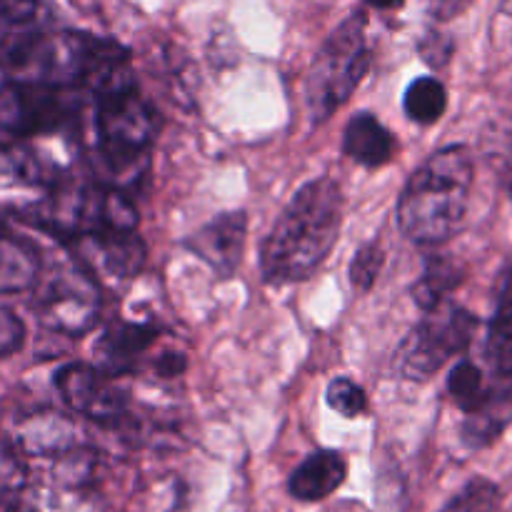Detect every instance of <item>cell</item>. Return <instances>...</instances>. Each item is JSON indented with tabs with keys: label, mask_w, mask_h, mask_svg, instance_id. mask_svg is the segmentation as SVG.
<instances>
[{
	"label": "cell",
	"mask_w": 512,
	"mask_h": 512,
	"mask_svg": "<svg viewBox=\"0 0 512 512\" xmlns=\"http://www.w3.org/2000/svg\"><path fill=\"white\" fill-rule=\"evenodd\" d=\"M345 198L338 180L315 178L290 198L260 245V273L270 285L308 280L328 260L343 228Z\"/></svg>",
	"instance_id": "6da1fadb"
},
{
	"label": "cell",
	"mask_w": 512,
	"mask_h": 512,
	"mask_svg": "<svg viewBox=\"0 0 512 512\" xmlns=\"http://www.w3.org/2000/svg\"><path fill=\"white\" fill-rule=\"evenodd\" d=\"M475 183L473 155L453 143L430 153L415 168L398 198L395 218L410 243L440 248L465 223Z\"/></svg>",
	"instance_id": "7a4b0ae2"
},
{
	"label": "cell",
	"mask_w": 512,
	"mask_h": 512,
	"mask_svg": "<svg viewBox=\"0 0 512 512\" xmlns=\"http://www.w3.org/2000/svg\"><path fill=\"white\" fill-rule=\"evenodd\" d=\"M373 63L368 43V15L350 13L315 53L305 85V103L315 125L338 113L358 90Z\"/></svg>",
	"instance_id": "3957f363"
},
{
	"label": "cell",
	"mask_w": 512,
	"mask_h": 512,
	"mask_svg": "<svg viewBox=\"0 0 512 512\" xmlns=\"http://www.w3.org/2000/svg\"><path fill=\"white\" fill-rule=\"evenodd\" d=\"M423 313L420 323L405 335L393 358V368L400 378L415 383L430 380L450 360L468 353L480 328L478 315L460 308L453 300H445Z\"/></svg>",
	"instance_id": "277c9868"
},
{
	"label": "cell",
	"mask_w": 512,
	"mask_h": 512,
	"mask_svg": "<svg viewBox=\"0 0 512 512\" xmlns=\"http://www.w3.org/2000/svg\"><path fill=\"white\" fill-rule=\"evenodd\" d=\"M158 135V113L135 83L95 95V148L113 170H130Z\"/></svg>",
	"instance_id": "5b68a950"
},
{
	"label": "cell",
	"mask_w": 512,
	"mask_h": 512,
	"mask_svg": "<svg viewBox=\"0 0 512 512\" xmlns=\"http://www.w3.org/2000/svg\"><path fill=\"white\" fill-rule=\"evenodd\" d=\"M80 90L43 83H13L0 90V130L13 138L53 135L80 118Z\"/></svg>",
	"instance_id": "8992f818"
},
{
	"label": "cell",
	"mask_w": 512,
	"mask_h": 512,
	"mask_svg": "<svg viewBox=\"0 0 512 512\" xmlns=\"http://www.w3.org/2000/svg\"><path fill=\"white\" fill-rule=\"evenodd\" d=\"M38 290V315L43 325L55 333L83 335L95 325L100 313V295L93 275L78 263L55 265L35 278Z\"/></svg>",
	"instance_id": "52a82bcc"
},
{
	"label": "cell",
	"mask_w": 512,
	"mask_h": 512,
	"mask_svg": "<svg viewBox=\"0 0 512 512\" xmlns=\"http://www.w3.org/2000/svg\"><path fill=\"white\" fill-rule=\"evenodd\" d=\"M483 400L465 415L460 440L470 450H485L503 438L512 425V350L485 358Z\"/></svg>",
	"instance_id": "ba28073f"
},
{
	"label": "cell",
	"mask_w": 512,
	"mask_h": 512,
	"mask_svg": "<svg viewBox=\"0 0 512 512\" xmlns=\"http://www.w3.org/2000/svg\"><path fill=\"white\" fill-rule=\"evenodd\" d=\"M110 378L113 375L88 363H68L55 373V388L73 413L103 425H115L125 415L128 400Z\"/></svg>",
	"instance_id": "9c48e42d"
},
{
	"label": "cell",
	"mask_w": 512,
	"mask_h": 512,
	"mask_svg": "<svg viewBox=\"0 0 512 512\" xmlns=\"http://www.w3.org/2000/svg\"><path fill=\"white\" fill-rule=\"evenodd\" d=\"M245 240H248V215L243 210H228L195 230L185 245L198 255L218 278H230L243 263Z\"/></svg>",
	"instance_id": "30bf717a"
},
{
	"label": "cell",
	"mask_w": 512,
	"mask_h": 512,
	"mask_svg": "<svg viewBox=\"0 0 512 512\" xmlns=\"http://www.w3.org/2000/svg\"><path fill=\"white\" fill-rule=\"evenodd\" d=\"M348 478V460L338 450H315L288 478V493L298 503H320L330 498Z\"/></svg>",
	"instance_id": "8fae6325"
},
{
	"label": "cell",
	"mask_w": 512,
	"mask_h": 512,
	"mask_svg": "<svg viewBox=\"0 0 512 512\" xmlns=\"http://www.w3.org/2000/svg\"><path fill=\"white\" fill-rule=\"evenodd\" d=\"M158 340V328L150 323H128L115 320L95 345L100 368L108 375H123L135 368L140 358L148 353Z\"/></svg>",
	"instance_id": "7c38bea8"
},
{
	"label": "cell",
	"mask_w": 512,
	"mask_h": 512,
	"mask_svg": "<svg viewBox=\"0 0 512 512\" xmlns=\"http://www.w3.org/2000/svg\"><path fill=\"white\" fill-rule=\"evenodd\" d=\"M343 150L363 168H383L393 160L395 138L373 113H358L345 125Z\"/></svg>",
	"instance_id": "4fadbf2b"
},
{
	"label": "cell",
	"mask_w": 512,
	"mask_h": 512,
	"mask_svg": "<svg viewBox=\"0 0 512 512\" xmlns=\"http://www.w3.org/2000/svg\"><path fill=\"white\" fill-rule=\"evenodd\" d=\"M40 258L33 245L0 228V293H23L35 285Z\"/></svg>",
	"instance_id": "5bb4252c"
},
{
	"label": "cell",
	"mask_w": 512,
	"mask_h": 512,
	"mask_svg": "<svg viewBox=\"0 0 512 512\" xmlns=\"http://www.w3.org/2000/svg\"><path fill=\"white\" fill-rule=\"evenodd\" d=\"M463 280V263H458L453 255L433 253L425 260L423 275L413 285V300L418 303L420 310H430L450 300V293H455L463 285Z\"/></svg>",
	"instance_id": "9a60e30c"
},
{
	"label": "cell",
	"mask_w": 512,
	"mask_h": 512,
	"mask_svg": "<svg viewBox=\"0 0 512 512\" xmlns=\"http://www.w3.org/2000/svg\"><path fill=\"white\" fill-rule=\"evenodd\" d=\"M403 108L413 123L418 125H433L448 110V88L443 85V80H438L435 75H423V78H415L413 83L405 88L403 95Z\"/></svg>",
	"instance_id": "2e32d148"
},
{
	"label": "cell",
	"mask_w": 512,
	"mask_h": 512,
	"mask_svg": "<svg viewBox=\"0 0 512 512\" xmlns=\"http://www.w3.org/2000/svg\"><path fill=\"white\" fill-rule=\"evenodd\" d=\"M512 350V258L508 260L503 270V280H500L498 303H495V313L488 323V333H485L483 355H500Z\"/></svg>",
	"instance_id": "e0dca14e"
},
{
	"label": "cell",
	"mask_w": 512,
	"mask_h": 512,
	"mask_svg": "<svg viewBox=\"0 0 512 512\" xmlns=\"http://www.w3.org/2000/svg\"><path fill=\"white\" fill-rule=\"evenodd\" d=\"M485 390V368L475 360L463 358L450 368L448 375V395L455 408L463 415H470L483 400Z\"/></svg>",
	"instance_id": "ac0fdd59"
},
{
	"label": "cell",
	"mask_w": 512,
	"mask_h": 512,
	"mask_svg": "<svg viewBox=\"0 0 512 512\" xmlns=\"http://www.w3.org/2000/svg\"><path fill=\"white\" fill-rule=\"evenodd\" d=\"M503 508V490L495 480L478 478L468 480L440 512H500Z\"/></svg>",
	"instance_id": "d6986e66"
},
{
	"label": "cell",
	"mask_w": 512,
	"mask_h": 512,
	"mask_svg": "<svg viewBox=\"0 0 512 512\" xmlns=\"http://www.w3.org/2000/svg\"><path fill=\"white\" fill-rule=\"evenodd\" d=\"M385 265V250L380 248V243H365L363 248H358V253L350 260V285H353L358 293H368L375 283H378L380 273H383Z\"/></svg>",
	"instance_id": "ffe728a7"
},
{
	"label": "cell",
	"mask_w": 512,
	"mask_h": 512,
	"mask_svg": "<svg viewBox=\"0 0 512 512\" xmlns=\"http://www.w3.org/2000/svg\"><path fill=\"white\" fill-rule=\"evenodd\" d=\"M325 400L343 418H360V415L368 413V395L350 378L330 380L328 390H325Z\"/></svg>",
	"instance_id": "44dd1931"
},
{
	"label": "cell",
	"mask_w": 512,
	"mask_h": 512,
	"mask_svg": "<svg viewBox=\"0 0 512 512\" xmlns=\"http://www.w3.org/2000/svg\"><path fill=\"white\" fill-rule=\"evenodd\" d=\"M43 0H0V43L33 30Z\"/></svg>",
	"instance_id": "7402d4cb"
},
{
	"label": "cell",
	"mask_w": 512,
	"mask_h": 512,
	"mask_svg": "<svg viewBox=\"0 0 512 512\" xmlns=\"http://www.w3.org/2000/svg\"><path fill=\"white\" fill-rule=\"evenodd\" d=\"M25 468L18 458V450L8 443H0V500H10L23 490Z\"/></svg>",
	"instance_id": "603a6c76"
},
{
	"label": "cell",
	"mask_w": 512,
	"mask_h": 512,
	"mask_svg": "<svg viewBox=\"0 0 512 512\" xmlns=\"http://www.w3.org/2000/svg\"><path fill=\"white\" fill-rule=\"evenodd\" d=\"M25 343V325L10 308L0 305V360L18 353Z\"/></svg>",
	"instance_id": "cb8c5ba5"
},
{
	"label": "cell",
	"mask_w": 512,
	"mask_h": 512,
	"mask_svg": "<svg viewBox=\"0 0 512 512\" xmlns=\"http://www.w3.org/2000/svg\"><path fill=\"white\" fill-rule=\"evenodd\" d=\"M420 53H423L425 63L435 65V68H443L450 60V55H453V43L448 38H443L440 33H428L425 43L420 45Z\"/></svg>",
	"instance_id": "d4e9b609"
},
{
	"label": "cell",
	"mask_w": 512,
	"mask_h": 512,
	"mask_svg": "<svg viewBox=\"0 0 512 512\" xmlns=\"http://www.w3.org/2000/svg\"><path fill=\"white\" fill-rule=\"evenodd\" d=\"M188 370V358L183 353H163L155 360V373L160 378H180Z\"/></svg>",
	"instance_id": "484cf974"
},
{
	"label": "cell",
	"mask_w": 512,
	"mask_h": 512,
	"mask_svg": "<svg viewBox=\"0 0 512 512\" xmlns=\"http://www.w3.org/2000/svg\"><path fill=\"white\" fill-rule=\"evenodd\" d=\"M470 3H473V0H428V10L433 18L450 20L458 18L463 10H468Z\"/></svg>",
	"instance_id": "4316f807"
},
{
	"label": "cell",
	"mask_w": 512,
	"mask_h": 512,
	"mask_svg": "<svg viewBox=\"0 0 512 512\" xmlns=\"http://www.w3.org/2000/svg\"><path fill=\"white\" fill-rule=\"evenodd\" d=\"M365 5L370 8H378V10H395L405 3V0H363Z\"/></svg>",
	"instance_id": "83f0119b"
}]
</instances>
